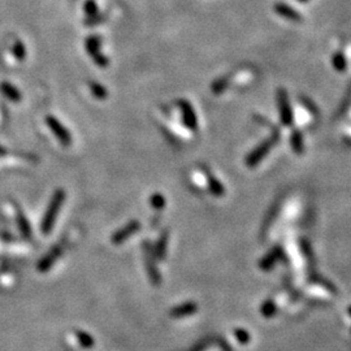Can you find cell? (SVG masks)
<instances>
[{
  "instance_id": "cell-1",
  "label": "cell",
  "mask_w": 351,
  "mask_h": 351,
  "mask_svg": "<svg viewBox=\"0 0 351 351\" xmlns=\"http://www.w3.org/2000/svg\"><path fill=\"white\" fill-rule=\"evenodd\" d=\"M64 200H65V191L59 189L54 193L51 198V202H50L49 207H47V211H46L45 216H43L42 225H40V229H42L43 234H50L51 233L52 228L55 225V221L58 217L59 212H60L61 206H63Z\"/></svg>"
},
{
  "instance_id": "cell-2",
  "label": "cell",
  "mask_w": 351,
  "mask_h": 351,
  "mask_svg": "<svg viewBox=\"0 0 351 351\" xmlns=\"http://www.w3.org/2000/svg\"><path fill=\"white\" fill-rule=\"evenodd\" d=\"M46 124L49 125L51 131L55 134V137L60 141L61 145L69 146L70 143H72L70 131L68 130L67 127H64V125L59 121L58 118L54 117V116H47V117H46Z\"/></svg>"
},
{
  "instance_id": "cell-3",
  "label": "cell",
  "mask_w": 351,
  "mask_h": 351,
  "mask_svg": "<svg viewBox=\"0 0 351 351\" xmlns=\"http://www.w3.org/2000/svg\"><path fill=\"white\" fill-rule=\"evenodd\" d=\"M140 228H141L140 221L133 220L130 221V223H127L125 227H122L121 229H118L117 232L113 233V236L111 237V242H112L113 245H121V243H124L129 237L136 234L137 232L140 230Z\"/></svg>"
},
{
  "instance_id": "cell-4",
  "label": "cell",
  "mask_w": 351,
  "mask_h": 351,
  "mask_svg": "<svg viewBox=\"0 0 351 351\" xmlns=\"http://www.w3.org/2000/svg\"><path fill=\"white\" fill-rule=\"evenodd\" d=\"M63 252L64 250L61 246H55V247H52L51 250H50V251L47 252L42 259H40L39 263L36 264V270L42 273L50 271V268L56 263V260H58L59 257L63 255Z\"/></svg>"
},
{
  "instance_id": "cell-5",
  "label": "cell",
  "mask_w": 351,
  "mask_h": 351,
  "mask_svg": "<svg viewBox=\"0 0 351 351\" xmlns=\"http://www.w3.org/2000/svg\"><path fill=\"white\" fill-rule=\"evenodd\" d=\"M277 102H279L280 113H281V120L284 124L289 125L293 121V115H291V108L289 104L288 93L284 89H280L277 91Z\"/></svg>"
},
{
  "instance_id": "cell-6",
  "label": "cell",
  "mask_w": 351,
  "mask_h": 351,
  "mask_svg": "<svg viewBox=\"0 0 351 351\" xmlns=\"http://www.w3.org/2000/svg\"><path fill=\"white\" fill-rule=\"evenodd\" d=\"M179 106L182 111V118H184L185 125L190 129H197V117H195V112H194L190 103L186 100H180Z\"/></svg>"
},
{
  "instance_id": "cell-7",
  "label": "cell",
  "mask_w": 351,
  "mask_h": 351,
  "mask_svg": "<svg viewBox=\"0 0 351 351\" xmlns=\"http://www.w3.org/2000/svg\"><path fill=\"white\" fill-rule=\"evenodd\" d=\"M86 49H87L89 54L93 56V59H94V61H95V64H97V65H99V67H106L107 59L100 55L99 42H98L97 38H94V36L87 38V40H86Z\"/></svg>"
},
{
  "instance_id": "cell-8",
  "label": "cell",
  "mask_w": 351,
  "mask_h": 351,
  "mask_svg": "<svg viewBox=\"0 0 351 351\" xmlns=\"http://www.w3.org/2000/svg\"><path fill=\"white\" fill-rule=\"evenodd\" d=\"M275 12L277 13V15H280L281 17L286 18V20H290V21L293 22H300L302 21V16L299 15V13L295 11V9L293 8V7L288 6V4L285 3H277L275 4Z\"/></svg>"
},
{
  "instance_id": "cell-9",
  "label": "cell",
  "mask_w": 351,
  "mask_h": 351,
  "mask_svg": "<svg viewBox=\"0 0 351 351\" xmlns=\"http://www.w3.org/2000/svg\"><path fill=\"white\" fill-rule=\"evenodd\" d=\"M143 252H145V259H146V268H147V273H149L150 276V280H151V282L154 285H159L160 284V276H159L158 271H156V267H155L154 264V259H152L151 256V251H150L149 248H147V246H145V250H143Z\"/></svg>"
},
{
  "instance_id": "cell-10",
  "label": "cell",
  "mask_w": 351,
  "mask_h": 351,
  "mask_svg": "<svg viewBox=\"0 0 351 351\" xmlns=\"http://www.w3.org/2000/svg\"><path fill=\"white\" fill-rule=\"evenodd\" d=\"M16 223H17V227L18 229H20V232H21L22 236H24L26 239H30L31 227L30 224H29V221L26 220V217H25L24 213H22L21 209H18V207H17V213H16Z\"/></svg>"
},
{
  "instance_id": "cell-11",
  "label": "cell",
  "mask_w": 351,
  "mask_h": 351,
  "mask_svg": "<svg viewBox=\"0 0 351 351\" xmlns=\"http://www.w3.org/2000/svg\"><path fill=\"white\" fill-rule=\"evenodd\" d=\"M0 91H2L8 99L12 100V102H20V100H21V93H20L15 86L11 85L9 82H2Z\"/></svg>"
},
{
  "instance_id": "cell-12",
  "label": "cell",
  "mask_w": 351,
  "mask_h": 351,
  "mask_svg": "<svg viewBox=\"0 0 351 351\" xmlns=\"http://www.w3.org/2000/svg\"><path fill=\"white\" fill-rule=\"evenodd\" d=\"M74 334H76V338L78 339L79 345H81L82 347L93 348L95 346V341L94 338H93V336H90V334L83 332V330H76Z\"/></svg>"
},
{
  "instance_id": "cell-13",
  "label": "cell",
  "mask_w": 351,
  "mask_h": 351,
  "mask_svg": "<svg viewBox=\"0 0 351 351\" xmlns=\"http://www.w3.org/2000/svg\"><path fill=\"white\" fill-rule=\"evenodd\" d=\"M332 63H333L334 69L338 70V72H343V70L346 69V65H347L345 56H343V54H341V52H337V54L334 55Z\"/></svg>"
},
{
  "instance_id": "cell-14",
  "label": "cell",
  "mask_w": 351,
  "mask_h": 351,
  "mask_svg": "<svg viewBox=\"0 0 351 351\" xmlns=\"http://www.w3.org/2000/svg\"><path fill=\"white\" fill-rule=\"evenodd\" d=\"M90 89L91 91H93V94H94L97 98H99V99H104V98H107L106 89H104L102 85H99V83H97V82H91Z\"/></svg>"
},
{
  "instance_id": "cell-15",
  "label": "cell",
  "mask_w": 351,
  "mask_h": 351,
  "mask_svg": "<svg viewBox=\"0 0 351 351\" xmlns=\"http://www.w3.org/2000/svg\"><path fill=\"white\" fill-rule=\"evenodd\" d=\"M228 83H229V78H218L217 81L213 82V85H212V91L215 93V94H220L221 91H224L225 89H227Z\"/></svg>"
},
{
  "instance_id": "cell-16",
  "label": "cell",
  "mask_w": 351,
  "mask_h": 351,
  "mask_svg": "<svg viewBox=\"0 0 351 351\" xmlns=\"http://www.w3.org/2000/svg\"><path fill=\"white\" fill-rule=\"evenodd\" d=\"M165 247H167V236H163L160 239H159L158 245H156V250H155V252H156V256L159 257V259H163L164 255H165Z\"/></svg>"
},
{
  "instance_id": "cell-17",
  "label": "cell",
  "mask_w": 351,
  "mask_h": 351,
  "mask_svg": "<svg viewBox=\"0 0 351 351\" xmlns=\"http://www.w3.org/2000/svg\"><path fill=\"white\" fill-rule=\"evenodd\" d=\"M191 310H193V306L191 304H186V306H180L177 309H174L172 311V316L174 318H181V316L188 315V314H191Z\"/></svg>"
},
{
  "instance_id": "cell-18",
  "label": "cell",
  "mask_w": 351,
  "mask_h": 351,
  "mask_svg": "<svg viewBox=\"0 0 351 351\" xmlns=\"http://www.w3.org/2000/svg\"><path fill=\"white\" fill-rule=\"evenodd\" d=\"M13 55H15L16 58L18 59V60H22V59L25 58V55H26V50H25V46L22 45L20 40H17V42L15 43V46H13Z\"/></svg>"
},
{
  "instance_id": "cell-19",
  "label": "cell",
  "mask_w": 351,
  "mask_h": 351,
  "mask_svg": "<svg viewBox=\"0 0 351 351\" xmlns=\"http://www.w3.org/2000/svg\"><path fill=\"white\" fill-rule=\"evenodd\" d=\"M164 197L163 195H160V194H155V195H152L151 197V204L155 207V208H163L164 207Z\"/></svg>"
},
{
  "instance_id": "cell-20",
  "label": "cell",
  "mask_w": 351,
  "mask_h": 351,
  "mask_svg": "<svg viewBox=\"0 0 351 351\" xmlns=\"http://www.w3.org/2000/svg\"><path fill=\"white\" fill-rule=\"evenodd\" d=\"M85 11H86V13H87V15H95V13L98 12L97 4H95L93 0H89L85 6Z\"/></svg>"
},
{
  "instance_id": "cell-21",
  "label": "cell",
  "mask_w": 351,
  "mask_h": 351,
  "mask_svg": "<svg viewBox=\"0 0 351 351\" xmlns=\"http://www.w3.org/2000/svg\"><path fill=\"white\" fill-rule=\"evenodd\" d=\"M7 154V150L4 149L3 146H0V156H4Z\"/></svg>"
},
{
  "instance_id": "cell-22",
  "label": "cell",
  "mask_w": 351,
  "mask_h": 351,
  "mask_svg": "<svg viewBox=\"0 0 351 351\" xmlns=\"http://www.w3.org/2000/svg\"><path fill=\"white\" fill-rule=\"evenodd\" d=\"M298 2H300V3H306V2H309V0H298Z\"/></svg>"
}]
</instances>
